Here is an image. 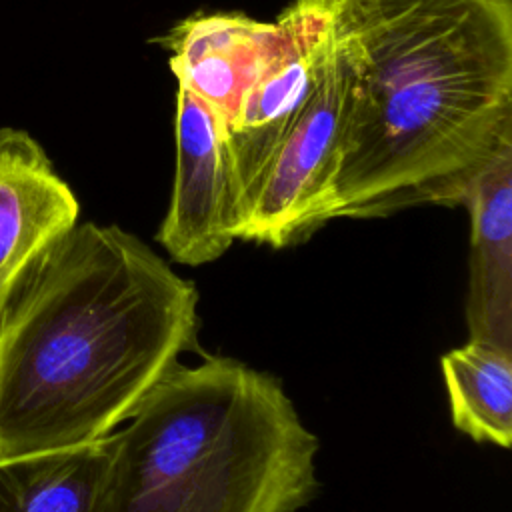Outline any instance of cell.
<instances>
[{"instance_id":"obj_1","label":"cell","mask_w":512,"mask_h":512,"mask_svg":"<svg viewBox=\"0 0 512 512\" xmlns=\"http://www.w3.org/2000/svg\"><path fill=\"white\" fill-rule=\"evenodd\" d=\"M348 90L332 218L462 206L512 140V0H338Z\"/></svg>"},{"instance_id":"obj_6","label":"cell","mask_w":512,"mask_h":512,"mask_svg":"<svg viewBox=\"0 0 512 512\" xmlns=\"http://www.w3.org/2000/svg\"><path fill=\"white\" fill-rule=\"evenodd\" d=\"M176 168L168 212L156 234L172 260H218L238 234V200L228 136L216 114L186 86L176 90Z\"/></svg>"},{"instance_id":"obj_3","label":"cell","mask_w":512,"mask_h":512,"mask_svg":"<svg viewBox=\"0 0 512 512\" xmlns=\"http://www.w3.org/2000/svg\"><path fill=\"white\" fill-rule=\"evenodd\" d=\"M112 438L100 512H296L320 490L282 382L228 356L178 362Z\"/></svg>"},{"instance_id":"obj_9","label":"cell","mask_w":512,"mask_h":512,"mask_svg":"<svg viewBox=\"0 0 512 512\" xmlns=\"http://www.w3.org/2000/svg\"><path fill=\"white\" fill-rule=\"evenodd\" d=\"M276 40V22L246 14H194L160 38L170 68L228 126Z\"/></svg>"},{"instance_id":"obj_5","label":"cell","mask_w":512,"mask_h":512,"mask_svg":"<svg viewBox=\"0 0 512 512\" xmlns=\"http://www.w3.org/2000/svg\"><path fill=\"white\" fill-rule=\"evenodd\" d=\"M336 6L338 0H292L280 12L276 40L228 126L238 228L270 154L332 56Z\"/></svg>"},{"instance_id":"obj_11","label":"cell","mask_w":512,"mask_h":512,"mask_svg":"<svg viewBox=\"0 0 512 512\" xmlns=\"http://www.w3.org/2000/svg\"><path fill=\"white\" fill-rule=\"evenodd\" d=\"M454 426L474 442L512 444V348L470 338L440 360Z\"/></svg>"},{"instance_id":"obj_2","label":"cell","mask_w":512,"mask_h":512,"mask_svg":"<svg viewBox=\"0 0 512 512\" xmlns=\"http://www.w3.org/2000/svg\"><path fill=\"white\" fill-rule=\"evenodd\" d=\"M198 290L116 224H76L0 312V458L98 442L198 346Z\"/></svg>"},{"instance_id":"obj_10","label":"cell","mask_w":512,"mask_h":512,"mask_svg":"<svg viewBox=\"0 0 512 512\" xmlns=\"http://www.w3.org/2000/svg\"><path fill=\"white\" fill-rule=\"evenodd\" d=\"M112 434L84 446L0 458V512H100Z\"/></svg>"},{"instance_id":"obj_4","label":"cell","mask_w":512,"mask_h":512,"mask_svg":"<svg viewBox=\"0 0 512 512\" xmlns=\"http://www.w3.org/2000/svg\"><path fill=\"white\" fill-rule=\"evenodd\" d=\"M348 74L336 48L296 120L270 154L242 212L238 240L272 248L306 242L332 218Z\"/></svg>"},{"instance_id":"obj_8","label":"cell","mask_w":512,"mask_h":512,"mask_svg":"<svg viewBox=\"0 0 512 512\" xmlns=\"http://www.w3.org/2000/svg\"><path fill=\"white\" fill-rule=\"evenodd\" d=\"M466 324L470 338L512 348V140L470 182Z\"/></svg>"},{"instance_id":"obj_7","label":"cell","mask_w":512,"mask_h":512,"mask_svg":"<svg viewBox=\"0 0 512 512\" xmlns=\"http://www.w3.org/2000/svg\"><path fill=\"white\" fill-rule=\"evenodd\" d=\"M80 204L44 148L0 130V312L32 264L78 224Z\"/></svg>"}]
</instances>
